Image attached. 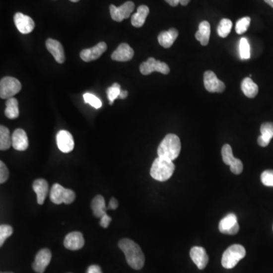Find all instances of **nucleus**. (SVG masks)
Masks as SVG:
<instances>
[{
    "instance_id": "7",
    "label": "nucleus",
    "mask_w": 273,
    "mask_h": 273,
    "mask_svg": "<svg viewBox=\"0 0 273 273\" xmlns=\"http://www.w3.org/2000/svg\"><path fill=\"white\" fill-rule=\"evenodd\" d=\"M140 71L143 75H148L153 71H158L164 74H168L170 71L169 66L166 63L158 61L154 58H149L140 66Z\"/></svg>"
},
{
    "instance_id": "3",
    "label": "nucleus",
    "mask_w": 273,
    "mask_h": 273,
    "mask_svg": "<svg viewBox=\"0 0 273 273\" xmlns=\"http://www.w3.org/2000/svg\"><path fill=\"white\" fill-rule=\"evenodd\" d=\"M175 169L173 161L158 156L153 161L150 169V175L155 180L162 182H166L172 176Z\"/></svg>"
},
{
    "instance_id": "45",
    "label": "nucleus",
    "mask_w": 273,
    "mask_h": 273,
    "mask_svg": "<svg viewBox=\"0 0 273 273\" xmlns=\"http://www.w3.org/2000/svg\"><path fill=\"white\" fill-rule=\"evenodd\" d=\"M70 1L73 2H78L79 0H70Z\"/></svg>"
},
{
    "instance_id": "1",
    "label": "nucleus",
    "mask_w": 273,
    "mask_h": 273,
    "mask_svg": "<svg viewBox=\"0 0 273 273\" xmlns=\"http://www.w3.org/2000/svg\"><path fill=\"white\" fill-rule=\"evenodd\" d=\"M121 251L124 253L128 264L134 270H139L144 266L145 257L140 246L132 240L124 238L119 242Z\"/></svg>"
},
{
    "instance_id": "11",
    "label": "nucleus",
    "mask_w": 273,
    "mask_h": 273,
    "mask_svg": "<svg viewBox=\"0 0 273 273\" xmlns=\"http://www.w3.org/2000/svg\"><path fill=\"white\" fill-rule=\"evenodd\" d=\"M52 254L47 248L40 250L35 257L32 268L37 273H44L51 261Z\"/></svg>"
},
{
    "instance_id": "17",
    "label": "nucleus",
    "mask_w": 273,
    "mask_h": 273,
    "mask_svg": "<svg viewBox=\"0 0 273 273\" xmlns=\"http://www.w3.org/2000/svg\"><path fill=\"white\" fill-rule=\"evenodd\" d=\"M46 47L48 51L53 55V57L57 63L60 64L65 63L66 57H65L64 49L58 40L48 39L46 41Z\"/></svg>"
},
{
    "instance_id": "28",
    "label": "nucleus",
    "mask_w": 273,
    "mask_h": 273,
    "mask_svg": "<svg viewBox=\"0 0 273 273\" xmlns=\"http://www.w3.org/2000/svg\"><path fill=\"white\" fill-rule=\"evenodd\" d=\"M12 146V140L10 132L5 126H0V149L6 150Z\"/></svg>"
},
{
    "instance_id": "16",
    "label": "nucleus",
    "mask_w": 273,
    "mask_h": 273,
    "mask_svg": "<svg viewBox=\"0 0 273 273\" xmlns=\"http://www.w3.org/2000/svg\"><path fill=\"white\" fill-rule=\"evenodd\" d=\"M191 260L199 270H204L209 262V257L206 250L201 247H194L190 251Z\"/></svg>"
},
{
    "instance_id": "27",
    "label": "nucleus",
    "mask_w": 273,
    "mask_h": 273,
    "mask_svg": "<svg viewBox=\"0 0 273 273\" xmlns=\"http://www.w3.org/2000/svg\"><path fill=\"white\" fill-rule=\"evenodd\" d=\"M5 115L8 119H17L19 116V109H18V102L17 99L11 97L8 99L5 103Z\"/></svg>"
},
{
    "instance_id": "20",
    "label": "nucleus",
    "mask_w": 273,
    "mask_h": 273,
    "mask_svg": "<svg viewBox=\"0 0 273 273\" xmlns=\"http://www.w3.org/2000/svg\"><path fill=\"white\" fill-rule=\"evenodd\" d=\"M33 190L37 194V203L40 205L44 204L49 192L48 182L45 179H37L33 183Z\"/></svg>"
},
{
    "instance_id": "9",
    "label": "nucleus",
    "mask_w": 273,
    "mask_h": 273,
    "mask_svg": "<svg viewBox=\"0 0 273 273\" xmlns=\"http://www.w3.org/2000/svg\"><path fill=\"white\" fill-rule=\"evenodd\" d=\"M111 18L117 22H121L124 19H127L130 17L132 11L135 9V3L133 2H126V3L121 5L120 7H116V5H111L109 7Z\"/></svg>"
},
{
    "instance_id": "24",
    "label": "nucleus",
    "mask_w": 273,
    "mask_h": 273,
    "mask_svg": "<svg viewBox=\"0 0 273 273\" xmlns=\"http://www.w3.org/2000/svg\"><path fill=\"white\" fill-rule=\"evenodd\" d=\"M91 208L93 215L97 218H101L106 215L108 207H106L104 198L101 195L95 197L92 201Z\"/></svg>"
},
{
    "instance_id": "47",
    "label": "nucleus",
    "mask_w": 273,
    "mask_h": 273,
    "mask_svg": "<svg viewBox=\"0 0 273 273\" xmlns=\"http://www.w3.org/2000/svg\"></svg>"
},
{
    "instance_id": "30",
    "label": "nucleus",
    "mask_w": 273,
    "mask_h": 273,
    "mask_svg": "<svg viewBox=\"0 0 273 273\" xmlns=\"http://www.w3.org/2000/svg\"><path fill=\"white\" fill-rule=\"evenodd\" d=\"M231 27H232V22L231 20L228 19V18H223L221 20L218 28H217L218 36L222 38H225L231 32Z\"/></svg>"
},
{
    "instance_id": "32",
    "label": "nucleus",
    "mask_w": 273,
    "mask_h": 273,
    "mask_svg": "<svg viewBox=\"0 0 273 273\" xmlns=\"http://www.w3.org/2000/svg\"><path fill=\"white\" fill-rule=\"evenodd\" d=\"M240 57L244 60H248L251 57L249 43L246 38H241L240 40Z\"/></svg>"
},
{
    "instance_id": "26",
    "label": "nucleus",
    "mask_w": 273,
    "mask_h": 273,
    "mask_svg": "<svg viewBox=\"0 0 273 273\" xmlns=\"http://www.w3.org/2000/svg\"><path fill=\"white\" fill-rule=\"evenodd\" d=\"M241 90L246 97L254 98L259 92L258 86L256 84L251 77H245L241 83Z\"/></svg>"
},
{
    "instance_id": "22",
    "label": "nucleus",
    "mask_w": 273,
    "mask_h": 273,
    "mask_svg": "<svg viewBox=\"0 0 273 273\" xmlns=\"http://www.w3.org/2000/svg\"><path fill=\"white\" fill-rule=\"evenodd\" d=\"M179 36V31L175 28H171L169 31H162L158 36L159 44L164 48H170Z\"/></svg>"
},
{
    "instance_id": "36",
    "label": "nucleus",
    "mask_w": 273,
    "mask_h": 273,
    "mask_svg": "<svg viewBox=\"0 0 273 273\" xmlns=\"http://www.w3.org/2000/svg\"><path fill=\"white\" fill-rule=\"evenodd\" d=\"M261 181L265 186L273 187V170H266L261 175Z\"/></svg>"
},
{
    "instance_id": "40",
    "label": "nucleus",
    "mask_w": 273,
    "mask_h": 273,
    "mask_svg": "<svg viewBox=\"0 0 273 273\" xmlns=\"http://www.w3.org/2000/svg\"><path fill=\"white\" fill-rule=\"evenodd\" d=\"M87 273H103L100 267L97 265H92L89 267Z\"/></svg>"
},
{
    "instance_id": "35",
    "label": "nucleus",
    "mask_w": 273,
    "mask_h": 273,
    "mask_svg": "<svg viewBox=\"0 0 273 273\" xmlns=\"http://www.w3.org/2000/svg\"><path fill=\"white\" fill-rule=\"evenodd\" d=\"M83 97H84V100L86 103H88V104L93 106L95 109H100V108L101 107V100H100L98 97H96L95 95L90 93H84Z\"/></svg>"
},
{
    "instance_id": "34",
    "label": "nucleus",
    "mask_w": 273,
    "mask_h": 273,
    "mask_svg": "<svg viewBox=\"0 0 273 273\" xmlns=\"http://www.w3.org/2000/svg\"><path fill=\"white\" fill-rule=\"evenodd\" d=\"M13 233L12 227L8 225H0V246L2 247L5 240L9 238Z\"/></svg>"
},
{
    "instance_id": "25",
    "label": "nucleus",
    "mask_w": 273,
    "mask_h": 273,
    "mask_svg": "<svg viewBox=\"0 0 273 273\" xmlns=\"http://www.w3.org/2000/svg\"><path fill=\"white\" fill-rule=\"evenodd\" d=\"M149 9L146 5H142L137 8V11L132 17V24L134 27H140L144 24L149 15Z\"/></svg>"
},
{
    "instance_id": "2",
    "label": "nucleus",
    "mask_w": 273,
    "mask_h": 273,
    "mask_svg": "<svg viewBox=\"0 0 273 273\" xmlns=\"http://www.w3.org/2000/svg\"><path fill=\"white\" fill-rule=\"evenodd\" d=\"M182 145L179 136L174 134H169L164 137L157 149L159 157L174 161L180 154Z\"/></svg>"
},
{
    "instance_id": "6",
    "label": "nucleus",
    "mask_w": 273,
    "mask_h": 273,
    "mask_svg": "<svg viewBox=\"0 0 273 273\" xmlns=\"http://www.w3.org/2000/svg\"><path fill=\"white\" fill-rule=\"evenodd\" d=\"M21 90V82L12 77H5L0 81V97L11 98Z\"/></svg>"
},
{
    "instance_id": "41",
    "label": "nucleus",
    "mask_w": 273,
    "mask_h": 273,
    "mask_svg": "<svg viewBox=\"0 0 273 273\" xmlns=\"http://www.w3.org/2000/svg\"><path fill=\"white\" fill-rule=\"evenodd\" d=\"M171 6L175 7L180 3V0H165Z\"/></svg>"
},
{
    "instance_id": "38",
    "label": "nucleus",
    "mask_w": 273,
    "mask_h": 273,
    "mask_svg": "<svg viewBox=\"0 0 273 273\" xmlns=\"http://www.w3.org/2000/svg\"><path fill=\"white\" fill-rule=\"evenodd\" d=\"M112 222V218L107 215V213L106 215H103L100 218V225H101L103 228H108L109 227V224Z\"/></svg>"
},
{
    "instance_id": "13",
    "label": "nucleus",
    "mask_w": 273,
    "mask_h": 273,
    "mask_svg": "<svg viewBox=\"0 0 273 273\" xmlns=\"http://www.w3.org/2000/svg\"><path fill=\"white\" fill-rule=\"evenodd\" d=\"M106 50H107V45L106 43L100 42L92 48L82 50L80 52V57L83 61L89 63L100 58Z\"/></svg>"
},
{
    "instance_id": "4",
    "label": "nucleus",
    "mask_w": 273,
    "mask_h": 273,
    "mask_svg": "<svg viewBox=\"0 0 273 273\" xmlns=\"http://www.w3.org/2000/svg\"><path fill=\"white\" fill-rule=\"evenodd\" d=\"M245 255V248L241 244H233L230 246L222 255V267L228 270L234 268Z\"/></svg>"
},
{
    "instance_id": "12",
    "label": "nucleus",
    "mask_w": 273,
    "mask_h": 273,
    "mask_svg": "<svg viewBox=\"0 0 273 273\" xmlns=\"http://www.w3.org/2000/svg\"><path fill=\"white\" fill-rule=\"evenodd\" d=\"M57 143L60 151L68 153L72 151L74 147V138L70 132L62 130L57 135Z\"/></svg>"
},
{
    "instance_id": "29",
    "label": "nucleus",
    "mask_w": 273,
    "mask_h": 273,
    "mask_svg": "<svg viewBox=\"0 0 273 273\" xmlns=\"http://www.w3.org/2000/svg\"><path fill=\"white\" fill-rule=\"evenodd\" d=\"M222 159L228 166H233L239 159L235 158L232 153V149L229 144H225L222 148Z\"/></svg>"
},
{
    "instance_id": "21",
    "label": "nucleus",
    "mask_w": 273,
    "mask_h": 273,
    "mask_svg": "<svg viewBox=\"0 0 273 273\" xmlns=\"http://www.w3.org/2000/svg\"><path fill=\"white\" fill-rule=\"evenodd\" d=\"M261 135L257 139V143L261 146L266 147L270 144L273 137V122H265L261 127Z\"/></svg>"
},
{
    "instance_id": "39",
    "label": "nucleus",
    "mask_w": 273,
    "mask_h": 273,
    "mask_svg": "<svg viewBox=\"0 0 273 273\" xmlns=\"http://www.w3.org/2000/svg\"><path fill=\"white\" fill-rule=\"evenodd\" d=\"M119 206V202L116 198H113L109 203V206H108V209H116Z\"/></svg>"
},
{
    "instance_id": "10",
    "label": "nucleus",
    "mask_w": 273,
    "mask_h": 273,
    "mask_svg": "<svg viewBox=\"0 0 273 273\" xmlns=\"http://www.w3.org/2000/svg\"><path fill=\"white\" fill-rule=\"evenodd\" d=\"M204 83L205 88L210 93H222L225 89V84L222 80H218L212 71H206L204 73Z\"/></svg>"
},
{
    "instance_id": "18",
    "label": "nucleus",
    "mask_w": 273,
    "mask_h": 273,
    "mask_svg": "<svg viewBox=\"0 0 273 273\" xmlns=\"http://www.w3.org/2000/svg\"><path fill=\"white\" fill-rule=\"evenodd\" d=\"M11 140L13 148L18 151H24L29 145L27 134L23 129H16L11 136Z\"/></svg>"
},
{
    "instance_id": "5",
    "label": "nucleus",
    "mask_w": 273,
    "mask_h": 273,
    "mask_svg": "<svg viewBox=\"0 0 273 273\" xmlns=\"http://www.w3.org/2000/svg\"><path fill=\"white\" fill-rule=\"evenodd\" d=\"M76 195L71 189H67L60 184H54L50 191V200L55 204H70L74 202Z\"/></svg>"
},
{
    "instance_id": "14",
    "label": "nucleus",
    "mask_w": 273,
    "mask_h": 273,
    "mask_svg": "<svg viewBox=\"0 0 273 273\" xmlns=\"http://www.w3.org/2000/svg\"><path fill=\"white\" fill-rule=\"evenodd\" d=\"M14 21L18 31L23 34H27L32 32L35 27V23L31 17L18 12L14 16Z\"/></svg>"
},
{
    "instance_id": "8",
    "label": "nucleus",
    "mask_w": 273,
    "mask_h": 273,
    "mask_svg": "<svg viewBox=\"0 0 273 273\" xmlns=\"http://www.w3.org/2000/svg\"><path fill=\"white\" fill-rule=\"evenodd\" d=\"M238 218L234 213H229L225 215L218 225V229L221 233L225 235H236L239 231Z\"/></svg>"
},
{
    "instance_id": "31",
    "label": "nucleus",
    "mask_w": 273,
    "mask_h": 273,
    "mask_svg": "<svg viewBox=\"0 0 273 273\" xmlns=\"http://www.w3.org/2000/svg\"><path fill=\"white\" fill-rule=\"evenodd\" d=\"M120 85L117 83L113 84L111 87L106 90V93H107L108 99L109 100V104L113 105L114 103L115 100L119 98V94L121 93Z\"/></svg>"
},
{
    "instance_id": "37",
    "label": "nucleus",
    "mask_w": 273,
    "mask_h": 273,
    "mask_svg": "<svg viewBox=\"0 0 273 273\" xmlns=\"http://www.w3.org/2000/svg\"><path fill=\"white\" fill-rule=\"evenodd\" d=\"M8 176H9V172L8 168L5 166V164L1 161L0 162V183H5L8 180Z\"/></svg>"
},
{
    "instance_id": "46",
    "label": "nucleus",
    "mask_w": 273,
    "mask_h": 273,
    "mask_svg": "<svg viewBox=\"0 0 273 273\" xmlns=\"http://www.w3.org/2000/svg\"></svg>"
},
{
    "instance_id": "33",
    "label": "nucleus",
    "mask_w": 273,
    "mask_h": 273,
    "mask_svg": "<svg viewBox=\"0 0 273 273\" xmlns=\"http://www.w3.org/2000/svg\"><path fill=\"white\" fill-rule=\"evenodd\" d=\"M250 24H251V18L250 17H244V18L238 20L236 24V27H235V31H236L237 34H243L245 33L246 31H248Z\"/></svg>"
},
{
    "instance_id": "43",
    "label": "nucleus",
    "mask_w": 273,
    "mask_h": 273,
    "mask_svg": "<svg viewBox=\"0 0 273 273\" xmlns=\"http://www.w3.org/2000/svg\"><path fill=\"white\" fill-rule=\"evenodd\" d=\"M190 1H191V0H180V3L182 4V5H187L189 3Z\"/></svg>"
},
{
    "instance_id": "23",
    "label": "nucleus",
    "mask_w": 273,
    "mask_h": 273,
    "mask_svg": "<svg viewBox=\"0 0 273 273\" xmlns=\"http://www.w3.org/2000/svg\"><path fill=\"white\" fill-rule=\"evenodd\" d=\"M210 32V24L208 21H204L200 24L199 29L197 31L195 37L199 40L201 45L206 46L209 44Z\"/></svg>"
},
{
    "instance_id": "42",
    "label": "nucleus",
    "mask_w": 273,
    "mask_h": 273,
    "mask_svg": "<svg viewBox=\"0 0 273 273\" xmlns=\"http://www.w3.org/2000/svg\"><path fill=\"white\" fill-rule=\"evenodd\" d=\"M128 94H129V93H128L127 90H121L120 94H119V99H122V100H124V99L127 98Z\"/></svg>"
},
{
    "instance_id": "15",
    "label": "nucleus",
    "mask_w": 273,
    "mask_h": 273,
    "mask_svg": "<svg viewBox=\"0 0 273 273\" xmlns=\"http://www.w3.org/2000/svg\"><path fill=\"white\" fill-rule=\"evenodd\" d=\"M84 245L83 235L79 231H73L68 234L64 240V246L66 249L70 251H78Z\"/></svg>"
},
{
    "instance_id": "44",
    "label": "nucleus",
    "mask_w": 273,
    "mask_h": 273,
    "mask_svg": "<svg viewBox=\"0 0 273 273\" xmlns=\"http://www.w3.org/2000/svg\"><path fill=\"white\" fill-rule=\"evenodd\" d=\"M264 1H265V2H267L268 5H270V6L273 8V0H264Z\"/></svg>"
},
{
    "instance_id": "19",
    "label": "nucleus",
    "mask_w": 273,
    "mask_h": 273,
    "mask_svg": "<svg viewBox=\"0 0 273 273\" xmlns=\"http://www.w3.org/2000/svg\"><path fill=\"white\" fill-rule=\"evenodd\" d=\"M134 54L135 52L129 44H122L113 52L111 58L115 61L128 62L133 58Z\"/></svg>"
}]
</instances>
